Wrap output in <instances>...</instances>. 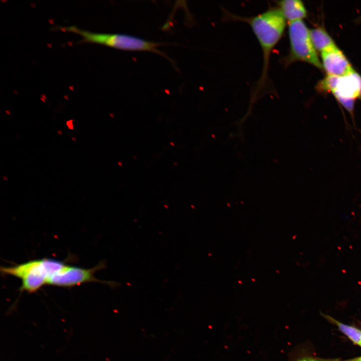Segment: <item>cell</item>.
I'll use <instances>...</instances> for the list:
<instances>
[{"label": "cell", "mask_w": 361, "mask_h": 361, "mask_svg": "<svg viewBox=\"0 0 361 361\" xmlns=\"http://www.w3.org/2000/svg\"><path fill=\"white\" fill-rule=\"evenodd\" d=\"M223 14L225 20L240 21L249 25L260 46L262 68L260 78L251 91V100L253 102L265 93L270 92V58L284 34L287 21L277 6L270 7L262 13L249 17L238 16L225 10Z\"/></svg>", "instance_id": "cell-1"}, {"label": "cell", "mask_w": 361, "mask_h": 361, "mask_svg": "<svg viewBox=\"0 0 361 361\" xmlns=\"http://www.w3.org/2000/svg\"><path fill=\"white\" fill-rule=\"evenodd\" d=\"M66 265L60 260L45 258L11 266H2L0 270L4 275L12 276L21 280V291L34 293L48 285L49 280Z\"/></svg>", "instance_id": "cell-2"}, {"label": "cell", "mask_w": 361, "mask_h": 361, "mask_svg": "<svg viewBox=\"0 0 361 361\" xmlns=\"http://www.w3.org/2000/svg\"><path fill=\"white\" fill-rule=\"evenodd\" d=\"M61 28L81 36L84 42L96 43L121 50L150 52L161 55L173 63L169 57L158 49L164 45L163 43L126 34L94 33L80 29L75 26Z\"/></svg>", "instance_id": "cell-3"}, {"label": "cell", "mask_w": 361, "mask_h": 361, "mask_svg": "<svg viewBox=\"0 0 361 361\" xmlns=\"http://www.w3.org/2000/svg\"><path fill=\"white\" fill-rule=\"evenodd\" d=\"M309 31L303 20L288 23L289 50L288 54L282 59L284 67L301 61L311 64L319 69L323 68L312 43Z\"/></svg>", "instance_id": "cell-4"}, {"label": "cell", "mask_w": 361, "mask_h": 361, "mask_svg": "<svg viewBox=\"0 0 361 361\" xmlns=\"http://www.w3.org/2000/svg\"><path fill=\"white\" fill-rule=\"evenodd\" d=\"M104 266L103 262L90 269L67 264L62 270L49 280L48 285L71 287L90 282L113 283L111 282L101 281L95 276V273L100 269L104 268Z\"/></svg>", "instance_id": "cell-5"}, {"label": "cell", "mask_w": 361, "mask_h": 361, "mask_svg": "<svg viewBox=\"0 0 361 361\" xmlns=\"http://www.w3.org/2000/svg\"><path fill=\"white\" fill-rule=\"evenodd\" d=\"M322 65L327 75L341 77L353 71L343 53L334 46L321 52Z\"/></svg>", "instance_id": "cell-6"}, {"label": "cell", "mask_w": 361, "mask_h": 361, "mask_svg": "<svg viewBox=\"0 0 361 361\" xmlns=\"http://www.w3.org/2000/svg\"><path fill=\"white\" fill-rule=\"evenodd\" d=\"M360 82L361 77L353 70L346 75L339 77L336 88L332 93L337 100H355L359 96Z\"/></svg>", "instance_id": "cell-7"}, {"label": "cell", "mask_w": 361, "mask_h": 361, "mask_svg": "<svg viewBox=\"0 0 361 361\" xmlns=\"http://www.w3.org/2000/svg\"><path fill=\"white\" fill-rule=\"evenodd\" d=\"M277 8L288 23L303 20L307 16V11L300 0H283L275 2Z\"/></svg>", "instance_id": "cell-8"}, {"label": "cell", "mask_w": 361, "mask_h": 361, "mask_svg": "<svg viewBox=\"0 0 361 361\" xmlns=\"http://www.w3.org/2000/svg\"><path fill=\"white\" fill-rule=\"evenodd\" d=\"M309 33L312 43L316 50L321 52L335 46L332 39L323 28H313L309 31Z\"/></svg>", "instance_id": "cell-9"}, {"label": "cell", "mask_w": 361, "mask_h": 361, "mask_svg": "<svg viewBox=\"0 0 361 361\" xmlns=\"http://www.w3.org/2000/svg\"><path fill=\"white\" fill-rule=\"evenodd\" d=\"M325 317L337 326L338 329L347 336L354 344L360 345L361 343V330L353 326L340 322L329 316Z\"/></svg>", "instance_id": "cell-10"}, {"label": "cell", "mask_w": 361, "mask_h": 361, "mask_svg": "<svg viewBox=\"0 0 361 361\" xmlns=\"http://www.w3.org/2000/svg\"><path fill=\"white\" fill-rule=\"evenodd\" d=\"M339 77L327 75L318 84V89L323 92H332L336 88Z\"/></svg>", "instance_id": "cell-11"}, {"label": "cell", "mask_w": 361, "mask_h": 361, "mask_svg": "<svg viewBox=\"0 0 361 361\" xmlns=\"http://www.w3.org/2000/svg\"><path fill=\"white\" fill-rule=\"evenodd\" d=\"M337 359L321 358L312 356L303 357L297 361H337Z\"/></svg>", "instance_id": "cell-12"}, {"label": "cell", "mask_w": 361, "mask_h": 361, "mask_svg": "<svg viewBox=\"0 0 361 361\" xmlns=\"http://www.w3.org/2000/svg\"><path fill=\"white\" fill-rule=\"evenodd\" d=\"M341 361H361V356Z\"/></svg>", "instance_id": "cell-13"}, {"label": "cell", "mask_w": 361, "mask_h": 361, "mask_svg": "<svg viewBox=\"0 0 361 361\" xmlns=\"http://www.w3.org/2000/svg\"><path fill=\"white\" fill-rule=\"evenodd\" d=\"M359 97L361 98V82H360V93H359Z\"/></svg>", "instance_id": "cell-14"}, {"label": "cell", "mask_w": 361, "mask_h": 361, "mask_svg": "<svg viewBox=\"0 0 361 361\" xmlns=\"http://www.w3.org/2000/svg\"><path fill=\"white\" fill-rule=\"evenodd\" d=\"M359 346H361V343H360V345H359Z\"/></svg>", "instance_id": "cell-15"}]
</instances>
